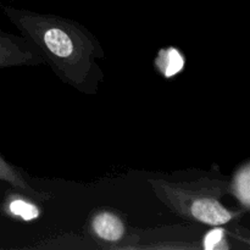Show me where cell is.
<instances>
[{"label":"cell","mask_w":250,"mask_h":250,"mask_svg":"<svg viewBox=\"0 0 250 250\" xmlns=\"http://www.w3.org/2000/svg\"><path fill=\"white\" fill-rule=\"evenodd\" d=\"M1 10L61 82L81 94H97L105 77L98 61L105 50L95 34L60 15L5 5Z\"/></svg>","instance_id":"1"},{"label":"cell","mask_w":250,"mask_h":250,"mask_svg":"<svg viewBox=\"0 0 250 250\" xmlns=\"http://www.w3.org/2000/svg\"><path fill=\"white\" fill-rule=\"evenodd\" d=\"M156 199L172 214L210 227H222L246 211H233L222 203L229 178L203 173L197 177H153L146 180Z\"/></svg>","instance_id":"2"},{"label":"cell","mask_w":250,"mask_h":250,"mask_svg":"<svg viewBox=\"0 0 250 250\" xmlns=\"http://www.w3.org/2000/svg\"><path fill=\"white\" fill-rule=\"evenodd\" d=\"M44 65L43 59L22 36L0 28V70Z\"/></svg>","instance_id":"3"},{"label":"cell","mask_w":250,"mask_h":250,"mask_svg":"<svg viewBox=\"0 0 250 250\" xmlns=\"http://www.w3.org/2000/svg\"><path fill=\"white\" fill-rule=\"evenodd\" d=\"M89 232L97 241L110 244V248H112L126 238L127 227L121 215L103 209L93 212L89 220Z\"/></svg>","instance_id":"4"},{"label":"cell","mask_w":250,"mask_h":250,"mask_svg":"<svg viewBox=\"0 0 250 250\" xmlns=\"http://www.w3.org/2000/svg\"><path fill=\"white\" fill-rule=\"evenodd\" d=\"M0 181L9 183L16 192L22 193L26 197L33 199L34 202L44 203L51 199V194L34 188L27 180L24 173L19 167L7 163L1 155H0Z\"/></svg>","instance_id":"5"},{"label":"cell","mask_w":250,"mask_h":250,"mask_svg":"<svg viewBox=\"0 0 250 250\" xmlns=\"http://www.w3.org/2000/svg\"><path fill=\"white\" fill-rule=\"evenodd\" d=\"M229 194H231L246 212L250 209V163L247 160L229 178Z\"/></svg>","instance_id":"6"},{"label":"cell","mask_w":250,"mask_h":250,"mask_svg":"<svg viewBox=\"0 0 250 250\" xmlns=\"http://www.w3.org/2000/svg\"><path fill=\"white\" fill-rule=\"evenodd\" d=\"M4 209L7 215L24 222L33 221L41 215V209L34 203V200L19 192L7 198L6 202L4 203Z\"/></svg>","instance_id":"7"},{"label":"cell","mask_w":250,"mask_h":250,"mask_svg":"<svg viewBox=\"0 0 250 250\" xmlns=\"http://www.w3.org/2000/svg\"><path fill=\"white\" fill-rule=\"evenodd\" d=\"M214 231L209 232V233L205 236L204 242H203V248L204 249H224V244H221L222 242H225V233L224 229H220V227H214Z\"/></svg>","instance_id":"8"}]
</instances>
